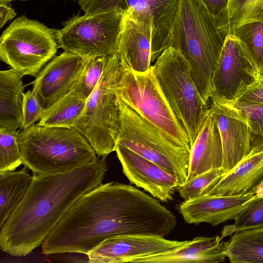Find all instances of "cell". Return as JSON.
Listing matches in <instances>:
<instances>
[{
  "label": "cell",
  "mask_w": 263,
  "mask_h": 263,
  "mask_svg": "<svg viewBox=\"0 0 263 263\" xmlns=\"http://www.w3.org/2000/svg\"><path fill=\"white\" fill-rule=\"evenodd\" d=\"M236 101L263 105V80L259 78L248 86Z\"/></svg>",
  "instance_id": "e575fe53"
},
{
  "label": "cell",
  "mask_w": 263,
  "mask_h": 263,
  "mask_svg": "<svg viewBox=\"0 0 263 263\" xmlns=\"http://www.w3.org/2000/svg\"><path fill=\"white\" fill-rule=\"evenodd\" d=\"M120 124L117 144L153 162L177 178L187 180L191 150L176 145L117 96Z\"/></svg>",
  "instance_id": "ba28073f"
},
{
  "label": "cell",
  "mask_w": 263,
  "mask_h": 263,
  "mask_svg": "<svg viewBox=\"0 0 263 263\" xmlns=\"http://www.w3.org/2000/svg\"><path fill=\"white\" fill-rule=\"evenodd\" d=\"M116 152L124 174L130 183L142 188L153 197L167 202L182 184L175 176L138 154L117 144Z\"/></svg>",
  "instance_id": "9a60e30c"
},
{
  "label": "cell",
  "mask_w": 263,
  "mask_h": 263,
  "mask_svg": "<svg viewBox=\"0 0 263 263\" xmlns=\"http://www.w3.org/2000/svg\"><path fill=\"white\" fill-rule=\"evenodd\" d=\"M86 102L74 88L49 107L44 109L37 124L49 127H73Z\"/></svg>",
  "instance_id": "484cf974"
},
{
  "label": "cell",
  "mask_w": 263,
  "mask_h": 263,
  "mask_svg": "<svg viewBox=\"0 0 263 263\" xmlns=\"http://www.w3.org/2000/svg\"><path fill=\"white\" fill-rule=\"evenodd\" d=\"M222 158L219 131L216 122L208 114L191 148L187 180L211 169L221 167Z\"/></svg>",
  "instance_id": "44dd1931"
},
{
  "label": "cell",
  "mask_w": 263,
  "mask_h": 263,
  "mask_svg": "<svg viewBox=\"0 0 263 263\" xmlns=\"http://www.w3.org/2000/svg\"><path fill=\"white\" fill-rule=\"evenodd\" d=\"M18 141L22 164L37 174L70 172L98 158L87 139L73 127L33 124L22 129Z\"/></svg>",
  "instance_id": "277c9868"
},
{
  "label": "cell",
  "mask_w": 263,
  "mask_h": 263,
  "mask_svg": "<svg viewBox=\"0 0 263 263\" xmlns=\"http://www.w3.org/2000/svg\"><path fill=\"white\" fill-rule=\"evenodd\" d=\"M20 132L0 127V172L13 171L22 158L18 141Z\"/></svg>",
  "instance_id": "4316f807"
},
{
  "label": "cell",
  "mask_w": 263,
  "mask_h": 263,
  "mask_svg": "<svg viewBox=\"0 0 263 263\" xmlns=\"http://www.w3.org/2000/svg\"><path fill=\"white\" fill-rule=\"evenodd\" d=\"M226 174L221 167L211 169L187 180L178 191L184 200L198 197L211 189Z\"/></svg>",
  "instance_id": "83f0119b"
},
{
  "label": "cell",
  "mask_w": 263,
  "mask_h": 263,
  "mask_svg": "<svg viewBox=\"0 0 263 263\" xmlns=\"http://www.w3.org/2000/svg\"><path fill=\"white\" fill-rule=\"evenodd\" d=\"M89 60L64 51L52 58L42 69L32 84L37 90L44 109L74 88L82 77Z\"/></svg>",
  "instance_id": "5bb4252c"
},
{
  "label": "cell",
  "mask_w": 263,
  "mask_h": 263,
  "mask_svg": "<svg viewBox=\"0 0 263 263\" xmlns=\"http://www.w3.org/2000/svg\"><path fill=\"white\" fill-rule=\"evenodd\" d=\"M187 241L156 235H121L105 239L87 255L91 263L133 262L140 257L168 251Z\"/></svg>",
  "instance_id": "4fadbf2b"
},
{
  "label": "cell",
  "mask_w": 263,
  "mask_h": 263,
  "mask_svg": "<svg viewBox=\"0 0 263 263\" xmlns=\"http://www.w3.org/2000/svg\"><path fill=\"white\" fill-rule=\"evenodd\" d=\"M257 198L255 194L231 196L202 195L184 200L178 205V210L188 224L208 223L216 226L234 219Z\"/></svg>",
  "instance_id": "2e32d148"
},
{
  "label": "cell",
  "mask_w": 263,
  "mask_h": 263,
  "mask_svg": "<svg viewBox=\"0 0 263 263\" xmlns=\"http://www.w3.org/2000/svg\"><path fill=\"white\" fill-rule=\"evenodd\" d=\"M228 102L240 109L248 121L250 130L251 151H262L263 105L237 101Z\"/></svg>",
  "instance_id": "f1b7e54d"
},
{
  "label": "cell",
  "mask_w": 263,
  "mask_h": 263,
  "mask_svg": "<svg viewBox=\"0 0 263 263\" xmlns=\"http://www.w3.org/2000/svg\"><path fill=\"white\" fill-rule=\"evenodd\" d=\"M57 31L25 16L17 17L1 36V60L23 76L35 77L57 52Z\"/></svg>",
  "instance_id": "9c48e42d"
},
{
  "label": "cell",
  "mask_w": 263,
  "mask_h": 263,
  "mask_svg": "<svg viewBox=\"0 0 263 263\" xmlns=\"http://www.w3.org/2000/svg\"><path fill=\"white\" fill-rule=\"evenodd\" d=\"M209 114L219 131L223 154L221 168L227 173L252 150L249 122L240 109L227 101H212Z\"/></svg>",
  "instance_id": "7c38bea8"
},
{
  "label": "cell",
  "mask_w": 263,
  "mask_h": 263,
  "mask_svg": "<svg viewBox=\"0 0 263 263\" xmlns=\"http://www.w3.org/2000/svg\"><path fill=\"white\" fill-rule=\"evenodd\" d=\"M166 209L159 200L131 185L102 184L80 197L42 244L49 255H87L105 239L121 235L162 236Z\"/></svg>",
  "instance_id": "6da1fadb"
},
{
  "label": "cell",
  "mask_w": 263,
  "mask_h": 263,
  "mask_svg": "<svg viewBox=\"0 0 263 263\" xmlns=\"http://www.w3.org/2000/svg\"><path fill=\"white\" fill-rule=\"evenodd\" d=\"M26 167L13 172H0V228L23 200L32 182Z\"/></svg>",
  "instance_id": "d4e9b609"
},
{
  "label": "cell",
  "mask_w": 263,
  "mask_h": 263,
  "mask_svg": "<svg viewBox=\"0 0 263 263\" xmlns=\"http://www.w3.org/2000/svg\"><path fill=\"white\" fill-rule=\"evenodd\" d=\"M263 181V150L251 151L216 184L203 195L231 196L255 194Z\"/></svg>",
  "instance_id": "ffe728a7"
},
{
  "label": "cell",
  "mask_w": 263,
  "mask_h": 263,
  "mask_svg": "<svg viewBox=\"0 0 263 263\" xmlns=\"http://www.w3.org/2000/svg\"><path fill=\"white\" fill-rule=\"evenodd\" d=\"M234 219L235 232L263 227V197L255 199Z\"/></svg>",
  "instance_id": "4dcf8cb0"
},
{
  "label": "cell",
  "mask_w": 263,
  "mask_h": 263,
  "mask_svg": "<svg viewBox=\"0 0 263 263\" xmlns=\"http://www.w3.org/2000/svg\"><path fill=\"white\" fill-rule=\"evenodd\" d=\"M125 13L117 8L73 16L57 31L59 47L86 60L117 53Z\"/></svg>",
  "instance_id": "30bf717a"
},
{
  "label": "cell",
  "mask_w": 263,
  "mask_h": 263,
  "mask_svg": "<svg viewBox=\"0 0 263 263\" xmlns=\"http://www.w3.org/2000/svg\"><path fill=\"white\" fill-rule=\"evenodd\" d=\"M152 26L153 18L138 20L125 11L117 50L122 68L137 72L150 69Z\"/></svg>",
  "instance_id": "ac0fdd59"
},
{
  "label": "cell",
  "mask_w": 263,
  "mask_h": 263,
  "mask_svg": "<svg viewBox=\"0 0 263 263\" xmlns=\"http://www.w3.org/2000/svg\"><path fill=\"white\" fill-rule=\"evenodd\" d=\"M13 1H28V0H0V4H7Z\"/></svg>",
  "instance_id": "f35d334b"
},
{
  "label": "cell",
  "mask_w": 263,
  "mask_h": 263,
  "mask_svg": "<svg viewBox=\"0 0 263 263\" xmlns=\"http://www.w3.org/2000/svg\"><path fill=\"white\" fill-rule=\"evenodd\" d=\"M260 79L263 80V76H260Z\"/></svg>",
  "instance_id": "ab89813d"
},
{
  "label": "cell",
  "mask_w": 263,
  "mask_h": 263,
  "mask_svg": "<svg viewBox=\"0 0 263 263\" xmlns=\"http://www.w3.org/2000/svg\"><path fill=\"white\" fill-rule=\"evenodd\" d=\"M121 68L117 96L166 139L191 150L187 134L161 88L154 65L144 72Z\"/></svg>",
  "instance_id": "8992f818"
},
{
  "label": "cell",
  "mask_w": 263,
  "mask_h": 263,
  "mask_svg": "<svg viewBox=\"0 0 263 263\" xmlns=\"http://www.w3.org/2000/svg\"><path fill=\"white\" fill-rule=\"evenodd\" d=\"M43 107L38 96L37 90L33 87L23 93L22 107L23 124L21 129H26L40 120Z\"/></svg>",
  "instance_id": "1f68e13d"
},
{
  "label": "cell",
  "mask_w": 263,
  "mask_h": 263,
  "mask_svg": "<svg viewBox=\"0 0 263 263\" xmlns=\"http://www.w3.org/2000/svg\"><path fill=\"white\" fill-rule=\"evenodd\" d=\"M257 68L240 41L229 32L214 71L211 101H236L259 79Z\"/></svg>",
  "instance_id": "8fae6325"
},
{
  "label": "cell",
  "mask_w": 263,
  "mask_h": 263,
  "mask_svg": "<svg viewBox=\"0 0 263 263\" xmlns=\"http://www.w3.org/2000/svg\"><path fill=\"white\" fill-rule=\"evenodd\" d=\"M161 88L189 137L191 148L209 114L181 52L172 47L164 50L153 65Z\"/></svg>",
  "instance_id": "52a82bcc"
},
{
  "label": "cell",
  "mask_w": 263,
  "mask_h": 263,
  "mask_svg": "<svg viewBox=\"0 0 263 263\" xmlns=\"http://www.w3.org/2000/svg\"><path fill=\"white\" fill-rule=\"evenodd\" d=\"M179 0H121L119 8L138 20L153 18L151 62L170 47Z\"/></svg>",
  "instance_id": "e0dca14e"
},
{
  "label": "cell",
  "mask_w": 263,
  "mask_h": 263,
  "mask_svg": "<svg viewBox=\"0 0 263 263\" xmlns=\"http://www.w3.org/2000/svg\"><path fill=\"white\" fill-rule=\"evenodd\" d=\"M224 252L231 263H263V227L235 232Z\"/></svg>",
  "instance_id": "cb8c5ba5"
},
{
  "label": "cell",
  "mask_w": 263,
  "mask_h": 263,
  "mask_svg": "<svg viewBox=\"0 0 263 263\" xmlns=\"http://www.w3.org/2000/svg\"><path fill=\"white\" fill-rule=\"evenodd\" d=\"M0 28H2L5 23L16 16V13L12 8L7 4H0Z\"/></svg>",
  "instance_id": "8d00e7d4"
},
{
  "label": "cell",
  "mask_w": 263,
  "mask_h": 263,
  "mask_svg": "<svg viewBox=\"0 0 263 263\" xmlns=\"http://www.w3.org/2000/svg\"><path fill=\"white\" fill-rule=\"evenodd\" d=\"M78 1H79V0H78Z\"/></svg>",
  "instance_id": "60d3db41"
},
{
  "label": "cell",
  "mask_w": 263,
  "mask_h": 263,
  "mask_svg": "<svg viewBox=\"0 0 263 263\" xmlns=\"http://www.w3.org/2000/svg\"><path fill=\"white\" fill-rule=\"evenodd\" d=\"M209 12L218 22L223 15L229 0H201Z\"/></svg>",
  "instance_id": "d590c367"
},
{
  "label": "cell",
  "mask_w": 263,
  "mask_h": 263,
  "mask_svg": "<svg viewBox=\"0 0 263 263\" xmlns=\"http://www.w3.org/2000/svg\"><path fill=\"white\" fill-rule=\"evenodd\" d=\"M121 0H79L84 14H95L119 8Z\"/></svg>",
  "instance_id": "836d02e7"
},
{
  "label": "cell",
  "mask_w": 263,
  "mask_h": 263,
  "mask_svg": "<svg viewBox=\"0 0 263 263\" xmlns=\"http://www.w3.org/2000/svg\"><path fill=\"white\" fill-rule=\"evenodd\" d=\"M252 0H229L227 9L217 22L220 30L226 36L231 25L242 14Z\"/></svg>",
  "instance_id": "d6a6232c"
},
{
  "label": "cell",
  "mask_w": 263,
  "mask_h": 263,
  "mask_svg": "<svg viewBox=\"0 0 263 263\" xmlns=\"http://www.w3.org/2000/svg\"><path fill=\"white\" fill-rule=\"evenodd\" d=\"M121 71L117 52L109 56L99 83L73 126L87 139L98 157H106L116 151L120 124L116 88Z\"/></svg>",
  "instance_id": "5b68a950"
},
{
  "label": "cell",
  "mask_w": 263,
  "mask_h": 263,
  "mask_svg": "<svg viewBox=\"0 0 263 263\" xmlns=\"http://www.w3.org/2000/svg\"><path fill=\"white\" fill-rule=\"evenodd\" d=\"M23 76L10 69L0 71V127L22 128L24 90Z\"/></svg>",
  "instance_id": "603a6c76"
},
{
  "label": "cell",
  "mask_w": 263,
  "mask_h": 263,
  "mask_svg": "<svg viewBox=\"0 0 263 263\" xmlns=\"http://www.w3.org/2000/svg\"><path fill=\"white\" fill-rule=\"evenodd\" d=\"M104 157L73 171L33 173L28 190L1 228L0 247L13 256H25L43 243L82 195L101 185L107 170Z\"/></svg>",
  "instance_id": "7a4b0ae2"
},
{
  "label": "cell",
  "mask_w": 263,
  "mask_h": 263,
  "mask_svg": "<svg viewBox=\"0 0 263 263\" xmlns=\"http://www.w3.org/2000/svg\"><path fill=\"white\" fill-rule=\"evenodd\" d=\"M109 57H98L88 60L82 77L74 87L82 98L87 100L97 86Z\"/></svg>",
  "instance_id": "f546056e"
},
{
  "label": "cell",
  "mask_w": 263,
  "mask_h": 263,
  "mask_svg": "<svg viewBox=\"0 0 263 263\" xmlns=\"http://www.w3.org/2000/svg\"><path fill=\"white\" fill-rule=\"evenodd\" d=\"M221 239L219 235L196 237L168 251L140 257L133 263L223 262L227 256Z\"/></svg>",
  "instance_id": "d6986e66"
},
{
  "label": "cell",
  "mask_w": 263,
  "mask_h": 263,
  "mask_svg": "<svg viewBox=\"0 0 263 263\" xmlns=\"http://www.w3.org/2000/svg\"><path fill=\"white\" fill-rule=\"evenodd\" d=\"M255 193L257 197H263V181L257 186Z\"/></svg>",
  "instance_id": "74e56055"
},
{
  "label": "cell",
  "mask_w": 263,
  "mask_h": 263,
  "mask_svg": "<svg viewBox=\"0 0 263 263\" xmlns=\"http://www.w3.org/2000/svg\"><path fill=\"white\" fill-rule=\"evenodd\" d=\"M242 43L263 76V0H252L230 31Z\"/></svg>",
  "instance_id": "7402d4cb"
},
{
  "label": "cell",
  "mask_w": 263,
  "mask_h": 263,
  "mask_svg": "<svg viewBox=\"0 0 263 263\" xmlns=\"http://www.w3.org/2000/svg\"><path fill=\"white\" fill-rule=\"evenodd\" d=\"M226 36L201 0H179L170 47L188 63L192 77L205 102Z\"/></svg>",
  "instance_id": "3957f363"
}]
</instances>
